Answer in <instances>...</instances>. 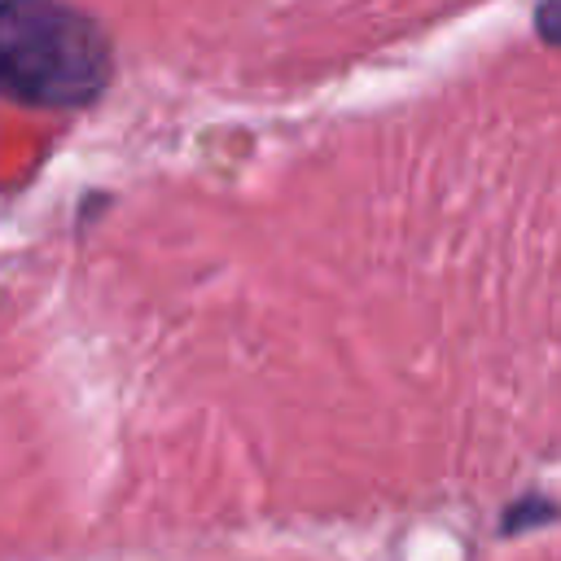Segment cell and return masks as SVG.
Wrapping results in <instances>:
<instances>
[{"label":"cell","mask_w":561,"mask_h":561,"mask_svg":"<svg viewBox=\"0 0 561 561\" xmlns=\"http://www.w3.org/2000/svg\"><path fill=\"white\" fill-rule=\"evenodd\" d=\"M105 31L61 0H0V96L75 110L110 83Z\"/></svg>","instance_id":"obj_1"}]
</instances>
